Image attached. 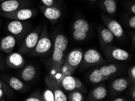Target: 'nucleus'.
<instances>
[{"mask_svg": "<svg viewBox=\"0 0 135 101\" xmlns=\"http://www.w3.org/2000/svg\"><path fill=\"white\" fill-rule=\"evenodd\" d=\"M129 85V81L128 79L125 78H118L114 80L112 84V88L114 92L120 93L124 92L127 89Z\"/></svg>", "mask_w": 135, "mask_h": 101, "instance_id": "20", "label": "nucleus"}, {"mask_svg": "<svg viewBox=\"0 0 135 101\" xmlns=\"http://www.w3.org/2000/svg\"><path fill=\"white\" fill-rule=\"evenodd\" d=\"M107 96V90L103 85L98 86L90 92L89 96V100H99L103 99Z\"/></svg>", "mask_w": 135, "mask_h": 101, "instance_id": "18", "label": "nucleus"}, {"mask_svg": "<svg viewBox=\"0 0 135 101\" xmlns=\"http://www.w3.org/2000/svg\"><path fill=\"white\" fill-rule=\"evenodd\" d=\"M113 101H126V99H124L123 98H115L113 100Z\"/></svg>", "mask_w": 135, "mask_h": 101, "instance_id": "35", "label": "nucleus"}, {"mask_svg": "<svg viewBox=\"0 0 135 101\" xmlns=\"http://www.w3.org/2000/svg\"><path fill=\"white\" fill-rule=\"evenodd\" d=\"M68 44V40L63 34L60 33L55 37L54 49L52 56V65L54 68H60L64 63V53Z\"/></svg>", "mask_w": 135, "mask_h": 101, "instance_id": "1", "label": "nucleus"}, {"mask_svg": "<svg viewBox=\"0 0 135 101\" xmlns=\"http://www.w3.org/2000/svg\"><path fill=\"white\" fill-rule=\"evenodd\" d=\"M7 29L12 35L21 36L25 32L26 26L22 21L12 20L7 24Z\"/></svg>", "mask_w": 135, "mask_h": 101, "instance_id": "16", "label": "nucleus"}, {"mask_svg": "<svg viewBox=\"0 0 135 101\" xmlns=\"http://www.w3.org/2000/svg\"><path fill=\"white\" fill-rule=\"evenodd\" d=\"M45 82L48 87L50 88L54 93L55 101L68 100V98L66 94L58 85V83L54 79V78L51 77L50 76H47L45 79Z\"/></svg>", "mask_w": 135, "mask_h": 101, "instance_id": "12", "label": "nucleus"}, {"mask_svg": "<svg viewBox=\"0 0 135 101\" xmlns=\"http://www.w3.org/2000/svg\"><path fill=\"white\" fill-rule=\"evenodd\" d=\"M98 34L102 49L113 42L114 36L106 27L99 26L98 29Z\"/></svg>", "mask_w": 135, "mask_h": 101, "instance_id": "15", "label": "nucleus"}, {"mask_svg": "<svg viewBox=\"0 0 135 101\" xmlns=\"http://www.w3.org/2000/svg\"><path fill=\"white\" fill-rule=\"evenodd\" d=\"M0 90H3L5 93L11 92V88L9 86L2 81H0Z\"/></svg>", "mask_w": 135, "mask_h": 101, "instance_id": "29", "label": "nucleus"}, {"mask_svg": "<svg viewBox=\"0 0 135 101\" xmlns=\"http://www.w3.org/2000/svg\"><path fill=\"white\" fill-rule=\"evenodd\" d=\"M41 29V26L38 25L32 32L29 33L26 36L19 48L18 53H21V55H25L30 53L34 49L40 38Z\"/></svg>", "mask_w": 135, "mask_h": 101, "instance_id": "3", "label": "nucleus"}, {"mask_svg": "<svg viewBox=\"0 0 135 101\" xmlns=\"http://www.w3.org/2000/svg\"><path fill=\"white\" fill-rule=\"evenodd\" d=\"M128 76L132 81H135V66L133 65L128 70Z\"/></svg>", "mask_w": 135, "mask_h": 101, "instance_id": "30", "label": "nucleus"}, {"mask_svg": "<svg viewBox=\"0 0 135 101\" xmlns=\"http://www.w3.org/2000/svg\"><path fill=\"white\" fill-rule=\"evenodd\" d=\"M28 5L29 3L26 0H7L0 3V11L2 13H11Z\"/></svg>", "mask_w": 135, "mask_h": 101, "instance_id": "11", "label": "nucleus"}, {"mask_svg": "<svg viewBox=\"0 0 135 101\" xmlns=\"http://www.w3.org/2000/svg\"><path fill=\"white\" fill-rule=\"evenodd\" d=\"M4 1H7V0H0V1H1V2Z\"/></svg>", "mask_w": 135, "mask_h": 101, "instance_id": "37", "label": "nucleus"}, {"mask_svg": "<svg viewBox=\"0 0 135 101\" xmlns=\"http://www.w3.org/2000/svg\"><path fill=\"white\" fill-rule=\"evenodd\" d=\"M5 93L2 90H0V101L5 100V99L4 98V94Z\"/></svg>", "mask_w": 135, "mask_h": 101, "instance_id": "33", "label": "nucleus"}, {"mask_svg": "<svg viewBox=\"0 0 135 101\" xmlns=\"http://www.w3.org/2000/svg\"><path fill=\"white\" fill-rule=\"evenodd\" d=\"M42 4L47 7H51V6H56L58 7V4H57L56 0H41Z\"/></svg>", "mask_w": 135, "mask_h": 101, "instance_id": "28", "label": "nucleus"}, {"mask_svg": "<svg viewBox=\"0 0 135 101\" xmlns=\"http://www.w3.org/2000/svg\"><path fill=\"white\" fill-rule=\"evenodd\" d=\"M42 101H55L54 93L49 87L42 93Z\"/></svg>", "mask_w": 135, "mask_h": 101, "instance_id": "26", "label": "nucleus"}, {"mask_svg": "<svg viewBox=\"0 0 135 101\" xmlns=\"http://www.w3.org/2000/svg\"><path fill=\"white\" fill-rule=\"evenodd\" d=\"M84 52L80 48H76L71 50L67 55L64 63L69 73L71 74L81 64L83 60Z\"/></svg>", "mask_w": 135, "mask_h": 101, "instance_id": "4", "label": "nucleus"}, {"mask_svg": "<svg viewBox=\"0 0 135 101\" xmlns=\"http://www.w3.org/2000/svg\"><path fill=\"white\" fill-rule=\"evenodd\" d=\"M103 49L105 55L111 60L126 61L130 57V53L127 51L114 46L108 45Z\"/></svg>", "mask_w": 135, "mask_h": 101, "instance_id": "8", "label": "nucleus"}, {"mask_svg": "<svg viewBox=\"0 0 135 101\" xmlns=\"http://www.w3.org/2000/svg\"><path fill=\"white\" fill-rule=\"evenodd\" d=\"M131 97H132L133 100H135V89H134V86H133L132 89H131Z\"/></svg>", "mask_w": 135, "mask_h": 101, "instance_id": "32", "label": "nucleus"}, {"mask_svg": "<svg viewBox=\"0 0 135 101\" xmlns=\"http://www.w3.org/2000/svg\"><path fill=\"white\" fill-rule=\"evenodd\" d=\"M130 12H132L133 14H134V13H135V4L134 3L133 4L132 6H130Z\"/></svg>", "mask_w": 135, "mask_h": 101, "instance_id": "34", "label": "nucleus"}, {"mask_svg": "<svg viewBox=\"0 0 135 101\" xmlns=\"http://www.w3.org/2000/svg\"><path fill=\"white\" fill-rule=\"evenodd\" d=\"M101 16L104 24L113 34L114 37L119 38L124 36V29L119 22L112 18L108 17L104 14H101Z\"/></svg>", "mask_w": 135, "mask_h": 101, "instance_id": "9", "label": "nucleus"}, {"mask_svg": "<svg viewBox=\"0 0 135 101\" xmlns=\"http://www.w3.org/2000/svg\"><path fill=\"white\" fill-rule=\"evenodd\" d=\"M6 64L12 69H20L25 65L26 61L22 55L17 52H13L9 54L6 59Z\"/></svg>", "mask_w": 135, "mask_h": 101, "instance_id": "14", "label": "nucleus"}, {"mask_svg": "<svg viewBox=\"0 0 135 101\" xmlns=\"http://www.w3.org/2000/svg\"><path fill=\"white\" fill-rule=\"evenodd\" d=\"M98 69L104 77L108 79L110 76L114 75L118 71V67L116 65L110 64L103 66L98 68Z\"/></svg>", "mask_w": 135, "mask_h": 101, "instance_id": "22", "label": "nucleus"}, {"mask_svg": "<svg viewBox=\"0 0 135 101\" xmlns=\"http://www.w3.org/2000/svg\"><path fill=\"white\" fill-rule=\"evenodd\" d=\"M39 7L43 15L52 23H55L61 18L62 12L61 9L56 6L47 7L42 5Z\"/></svg>", "mask_w": 135, "mask_h": 101, "instance_id": "13", "label": "nucleus"}, {"mask_svg": "<svg viewBox=\"0 0 135 101\" xmlns=\"http://www.w3.org/2000/svg\"><path fill=\"white\" fill-rule=\"evenodd\" d=\"M89 1L90 2H95V1H97V0H89Z\"/></svg>", "mask_w": 135, "mask_h": 101, "instance_id": "36", "label": "nucleus"}, {"mask_svg": "<svg viewBox=\"0 0 135 101\" xmlns=\"http://www.w3.org/2000/svg\"><path fill=\"white\" fill-rule=\"evenodd\" d=\"M36 75V70L34 66L32 65H28L24 67L20 73L21 79L25 82H29L32 81L35 78Z\"/></svg>", "mask_w": 135, "mask_h": 101, "instance_id": "19", "label": "nucleus"}, {"mask_svg": "<svg viewBox=\"0 0 135 101\" xmlns=\"http://www.w3.org/2000/svg\"><path fill=\"white\" fill-rule=\"evenodd\" d=\"M52 41L49 36L47 26L44 24L42 27L40 38L34 49L30 51V56H42L46 55L52 47Z\"/></svg>", "mask_w": 135, "mask_h": 101, "instance_id": "2", "label": "nucleus"}, {"mask_svg": "<svg viewBox=\"0 0 135 101\" xmlns=\"http://www.w3.org/2000/svg\"><path fill=\"white\" fill-rule=\"evenodd\" d=\"M89 79L90 82L95 84L100 83V82L108 79L107 78L104 77V76L102 75L101 72L99 71V69H98H98H95L94 70L91 72L90 74L89 75Z\"/></svg>", "mask_w": 135, "mask_h": 101, "instance_id": "24", "label": "nucleus"}, {"mask_svg": "<svg viewBox=\"0 0 135 101\" xmlns=\"http://www.w3.org/2000/svg\"><path fill=\"white\" fill-rule=\"evenodd\" d=\"M0 41H1V39H0Z\"/></svg>", "mask_w": 135, "mask_h": 101, "instance_id": "38", "label": "nucleus"}, {"mask_svg": "<svg viewBox=\"0 0 135 101\" xmlns=\"http://www.w3.org/2000/svg\"><path fill=\"white\" fill-rule=\"evenodd\" d=\"M8 85L16 91H21L25 88V85L21 80L16 77H11L7 79Z\"/></svg>", "mask_w": 135, "mask_h": 101, "instance_id": "23", "label": "nucleus"}, {"mask_svg": "<svg viewBox=\"0 0 135 101\" xmlns=\"http://www.w3.org/2000/svg\"><path fill=\"white\" fill-rule=\"evenodd\" d=\"M90 31L89 23L83 18H78L72 26V36L77 41H83L87 38Z\"/></svg>", "mask_w": 135, "mask_h": 101, "instance_id": "5", "label": "nucleus"}, {"mask_svg": "<svg viewBox=\"0 0 135 101\" xmlns=\"http://www.w3.org/2000/svg\"><path fill=\"white\" fill-rule=\"evenodd\" d=\"M16 44V40L14 36L10 35L4 36L0 41V50L10 54L13 51Z\"/></svg>", "mask_w": 135, "mask_h": 101, "instance_id": "17", "label": "nucleus"}, {"mask_svg": "<svg viewBox=\"0 0 135 101\" xmlns=\"http://www.w3.org/2000/svg\"><path fill=\"white\" fill-rule=\"evenodd\" d=\"M61 84V86L68 92L84 90V86L80 80L70 75H65L62 78Z\"/></svg>", "mask_w": 135, "mask_h": 101, "instance_id": "10", "label": "nucleus"}, {"mask_svg": "<svg viewBox=\"0 0 135 101\" xmlns=\"http://www.w3.org/2000/svg\"><path fill=\"white\" fill-rule=\"evenodd\" d=\"M128 26H130V28H135V16H132L130 17V19L128 20Z\"/></svg>", "mask_w": 135, "mask_h": 101, "instance_id": "31", "label": "nucleus"}, {"mask_svg": "<svg viewBox=\"0 0 135 101\" xmlns=\"http://www.w3.org/2000/svg\"><path fill=\"white\" fill-rule=\"evenodd\" d=\"M24 101H42V94L39 91L33 92L28 98H26Z\"/></svg>", "mask_w": 135, "mask_h": 101, "instance_id": "27", "label": "nucleus"}, {"mask_svg": "<svg viewBox=\"0 0 135 101\" xmlns=\"http://www.w3.org/2000/svg\"><path fill=\"white\" fill-rule=\"evenodd\" d=\"M36 13L37 11L34 9L22 7L11 13H2L1 15L12 20L26 21L31 19L36 15Z\"/></svg>", "mask_w": 135, "mask_h": 101, "instance_id": "7", "label": "nucleus"}, {"mask_svg": "<svg viewBox=\"0 0 135 101\" xmlns=\"http://www.w3.org/2000/svg\"><path fill=\"white\" fill-rule=\"evenodd\" d=\"M68 100L69 101H84V95L78 90L71 91L69 94Z\"/></svg>", "mask_w": 135, "mask_h": 101, "instance_id": "25", "label": "nucleus"}, {"mask_svg": "<svg viewBox=\"0 0 135 101\" xmlns=\"http://www.w3.org/2000/svg\"><path fill=\"white\" fill-rule=\"evenodd\" d=\"M106 60L104 58L99 51L95 49H91L87 50L84 53L81 66L83 68L90 67L105 62Z\"/></svg>", "mask_w": 135, "mask_h": 101, "instance_id": "6", "label": "nucleus"}, {"mask_svg": "<svg viewBox=\"0 0 135 101\" xmlns=\"http://www.w3.org/2000/svg\"><path fill=\"white\" fill-rule=\"evenodd\" d=\"M99 5L104 11L110 15L114 14L117 10V3L115 0H101Z\"/></svg>", "mask_w": 135, "mask_h": 101, "instance_id": "21", "label": "nucleus"}]
</instances>
